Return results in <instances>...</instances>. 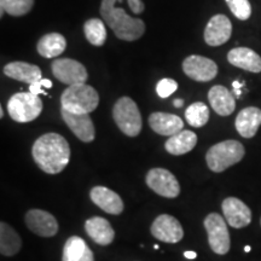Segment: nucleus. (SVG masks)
<instances>
[{
    "label": "nucleus",
    "mask_w": 261,
    "mask_h": 261,
    "mask_svg": "<svg viewBox=\"0 0 261 261\" xmlns=\"http://www.w3.org/2000/svg\"><path fill=\"white\" fill-rule=\"evenodd\" d=\"M32 155L42 172L58 174L69 163L70 146L63 136L58 133H46L35 140Z\"/></svg>",
    "instance_id": "1"
},
{
    "label": "nucleus",
    "mask_w": 261,
    "mask_h": 261,
    "mask_svg": "<svg viewBox=\"0 0 261 261\" xmlns=\"http://www.w3.org/2000/svg\"><path fill=\"white\" fill-rule=\"evenodd\" d=\"M117 0H102L100 15L119 39L136 41L144 35L145 23L140 18L130 17L122 8H116Z\"/></svg>",
    "instance_id": "2"
},
{
    "label": "nucleus",
    "mask_w": 261,
    "mask_h": 261,
    "mask_svg": "<svg viewBox=\"0 0 261 261\" xmlns=\"http://www.w3.org/2000/svg\"><path fill=\"white\" fill-rule=\"evenodd\" d=\"M62 108L74 114H90L99 104V94L92 86L86 84L71 85L61 96Z\"/></svg>",
    "instance_id": "3"
},
{
    "label": "nucleus",
    "mask_w": 261,
    "mask_h": 261,
    "mask_svg": "<svg viewBox=\"0 0 261 261\" xmlns=\"http://www.w3.org/2000/svg\"><path fill=\"white\" fill-rule=\"evenodd\" d=\"M246 150L237 140H224L212 146L205 155L208 167L215 173L224 172L243 159Z\"/></svg>",
    "instance_id": "4"
},
{
    "label": "nucleus",
    "mask_w": 261,
    "mask_h": 261,
    "mask_svg": "<svg viewBox=\"0 0 261 261\" xmlns=\"http://www.w3.org/2000/svg\"><path fill=\"white\" fill-rule=\"evenodd\" d=\"M114 121L128 137H137L142 130V115L136 102L129 97H121L113 109Z\"/></svg>",
    "instance_id": "5"
},
{
    "label": "nucleus",
    "mask_w": 261,
    "mask_h": 261,
    "mask_svg": "<svg viewBox=\"0 0 261 261\" xmlns=\"http://www.w3.org/2000/svg\"><path fill=\"white\" fill-rule=\"evenodd\" d=\"M8 112L16 122H31L41 114L42 102L40 98L31 92H19L9 99Z\"/></svg>",
    "instance_id": "6"
},
{
    "label": "nucleus",
    "mask_w": 261,
    "mask_h": 261,
    "mask_svg": "<svg viewBox=\"0 0 261 261\" xmlns=\"http://www.w3.org/2000/svg\"><path fill=\"white\" fill-rule=\"evenodd\" d=\"M204 227L208 234V242L215 254L225 255L230 250V233L226 221L220 214L211 213L205 217Z\"/></svg>",
    "instance_id": "7"
},
{
    "label": "nucleus",
    "mask_w": 261,
    "mask_h": 261,
    "mask_svg": "<svg viewBox=\"0 0 261 261\" xmlns=\"http://www.w3.org/2000/svg\"><path fill=\"white\" fill-rule=\"evenodd\" d=\"M51 70L54 76L58 81L65 85L85 84L89 79L86 68L80 62L70 58H58L51 64Z\"/></svg>",
    "instance_id": "8"
},
{
    "label": "nucleus",
    "mask_w": 261,
    "mask_h": 261,
    "mask_svg": "<svg viewBox=\"0 0 261 261\" xmlns=\"http://www.w3.org/2000/svg\"><path fill=\"white\" fill-rule=\"evenodd\" d=\"M146 185L162 197L175 198L180 194V185L177 178L165 168L150 169L146 174Z\"/></svg>",
    "instance_id": "9"
},
{
    "label": "nucleus",
    "mask_w": 261,
    "mask_h": 261,
    "mask_svg": "<svg viewBox=\"0 0 261 261\" xmlns=\"http://www.w3.org/2000/svg\"><path fill=\"white\" fill-rule=\"evenodd\" d=\"M182 70L190 79L200 83H207L217 76L218 65L210 58L192 55L182 62Z\"/></svg>",
    "instance_id": "10"
},
{
    "label": "nucleus",
    "mask_w": 261,
    "mask_h": 261,
    "mask_svg": "<svg viewBox=\"0 0 261 261\" xmlns=\"http://www.w3.org/2000/svg\"><path fill=\"white\" fill-rule=\"evenodd\" d=\"M150 232L156 240L165 243H178L184 237L181 224L168 214L159 215L152 223Z\"/></svg>",
    "instance_id": "11"
},
{
    "label": "nucleus",
    "mask_w": 261,
    "mask_h": 261,
    "mask_svg": "<svg viewBox=\"0 0 261 261\" xmlns=\"http://www.w3.org/2000/svg\"><path fill=\"white\" fill-rule=\"evenodd\" d=\"M225 220L231 227L242 228L252 223V211L249 207L236 197H227L221 204Z\"/></svg>",
    "instance_id": "12"
},
{
    "label": "nucleus",
    "mask_w": 261,
    "mask_h": 261,
    "mask_svg": "<svg viewBox=\"0 0 261 261\" xmlns=\"http://www.w3.org/2000/svg\"><path fill=\"white\" fill-rule=\"evenodd\" d=\"M24 220L29 230L38 236L52 237L58 232V223L56 218L46 211H28Z\"/></svg>",
    "instance_id": "13"
},
{
    "label": "nucleus",
    "mask_w": 261,
    "mask_h": 261,
    "mask_svg": "<svg viewBox=\"0 0 261 261\" xmlns=\"http://www.w3.org/2000/svg\"><path fill=\"white\" fill-rule=\"evenodd\" d=\"M63 121L71 132L84 143H91L96 137V129L89 114H74L61 108Z\"/></svg>",
    "instance_id": "14"
},
{
    "label": "nucleus",
    "mask_w": 261,
    "mask_h": 261,
    "mask_svg": "<svg viewBox=\"0 0 261 261\" xmlns=\"http://www.w3.org/2000/svg\"><path fill=\"white\" fill-rule=\"evenodd\" d=\"M232 24L225 15H215L204 29V41L210 46H220L231 38Z\"/></svg>",
    "instance_id": "15"
},
{
    "label": "nucleus",
    "mask_w": 261,
    "mask_h": 261,
    "mask_svg": "<svg viewBox=\"0 0 261 261\" xmlns=\"http://www.w3.org/2000/svg\"><path fill=\"white\" fill-rule=\"evenodd\" d=\"M91 200L108 214L119 215L123 212V202L115 191L106 187H94L90 192Z\"/></svg>",
    "instance_id": "16"
},
{
    "label": "nucleus",
    "mask_w": 261,
    "mask_h": 261,
    "mask_svg": "<svg viewBox=\"0 0 261 261\" xmlns=\"http://www.w3.org/2000/svg\"><path fill=\"white\" fill-rule=\"evenodd\" d=\"M149 125L154 132L168 137L177 135L184 128V122L178 115L160 112L152 113L149 116Z\"/></svg>",
    "instance_id": "17"
},
{
    "label": "nucleus",
    "mask_w": 261,
    "mask_h": 261,
    "mask_svg": "<svg viewBox=\"0 0 261 261\" xmlns=\"http://www.w3.org/2000/svg\"><path fill=\"white\" fill-rule=\"evenodd\" d=\"M85 230L91 240L100 246H109L115 238V232L112 225L102 217H93L86 220Z\"/></svg>",
    "instance_id": "18"
},
{
    "label": "nucleus",
    "mask_w": 261,
    "mask_h": 261,
    "mask_svg": "<svg viewBox=\"0 0 261 261\" xmlns=\"http://www.w3.org/2000/svg\"><path fill=\"white\" fill-rule=\"evenodd\" d=\"M208 99L214 112L220 116L231 115L236 108L233 94L221 85H215L212 87L208 92Z\"/></svg>",
    "instance_id": "19"
},
{
    "label": "nucleus",
    "mask_w": 261,
    "mask_h": 261,
    "mask_svg": "<svg viewBox=\"0 0 261 261\" xmlns=\"http://www.w3.org/2000/svg\"><path fill=\"white\" fill-rule=\"evenodd\" d=\"M236 129L243 138H253L261 125V109L256 107L244 108L236 117Z\"/></svg>",
    "instance_id": "20"
},
{
    "label": "nucleus",
    "mask_w": 261,
    "mask_h": 261,
    "mask_svg": "<svg viewBox=\"0 0 261 261\" xmlns=\"http://www.w3.org/2000/svg\"><path fill=\"white\" fill-rule=\"evenodd\" d=\"M227 61L234 67L250 71V73H260L261 71V57L252 48H233L228 52Z\"/></svg>",
    "instance_id": "21"
},
{
    "label": "nucleus",
    "mask_w": 261,
    "mask_h": 261,
    "mask_svg": "<svg viewBox=\"0 0 261 261\" xmlns=\"http://www.w3.org/2000/svg\"><path fill=\"white\" fill-rule=\"evenodd\" d=\"M4 74L11 79L25 84H34L42 79L40 68L27 62H11L4 67Z\"/></svg>",
    "instance_id": "22"
},
{
    "label": "nucleus",
    "mask_w": 261,
    "mask_h": 261,
    "mask_svg": "<svg viewBox=\"0 0 261 261\" xmlns=\"http://www.w3.org/2000/svg\"><path fill=\"white\" fill-rule=\"evenodd\" d=\"M62 261H94V256L83 238L71 236L64 244Z\"/></svg>",
    "instance_id": "23"
},
{
    "label": "nucleus",
    "mask_w": 261,
    "mask_h": 261,
    "mask_svg": "<svg viewBox=\"0 0 261 261\" xmlns=\"http://www.w3.org/2000/svg\"><path fill=\"white\" fill-rule=\"evenodd\" d=\"M197 144V136L192 130H184L177 133V135L169 137L166 142L165 148L171 155H184L191 151Z\"/></svg>",
    "instance_id": "24"
},
{
    "label": "nucleus",
    "mask_w": 261,
    "mask_h": 261,
    "mask_svg": "<svg viewBox=\"0 0 261 261\" xmlns=\"http://www.w3.org/2000/svg\"><path fill=\"white\" fill-rule=\"evenodd\" d=\"M67 47V41L60 33H50L44 35L37 44L38 54L41 57L54 58L63 54Z\"/></svg>",
    "instance_id": "25"
},
{
    "label": "nucleus",
    "mask_w": 261,
    "mask_h": 261,
    "mask_svg": "<svg viewBox=\"0 0 261 261\" xmlns=\"http://www.w3.org/2000/svg\"><path fill=\"white\" fill-rule=\"evenodd\" d=\"M22 240L18 233L3 221L0 224V252L5 256H14L21 250Z\"/></svg>",
    "instance_id": "26"
},
{
    "label": "nucleus",
    "mask_w": 261,
    "mask_h": 261,
    "mask_svg": "<svg viewBox=\"0 0 261 261\" xmlns=\"http://www.w3.org/2000/svg\"><path fill=\"white\" fill-rule=\"evenodd\" d=\"M85 37L93 46H103L107 40V28L102 19L91 18L85 22Z\"/></svg>",
    "instance_id": "27"
},
{
    "label": "nucleus",
    "mask_w": 261,
    "mask_h": 261,
    "mask_svg": "<svg viewBox=\"0 0 261 261\" xmlns=\"http://www.w3.org/2000/svg\"><path fill=\"white\" fill-rule=\"evenodd\" d=\"M185 119L192 127H203L210 120V109L202 102L192 103L185 112Z\"/></svg>",
    "instance_id": "28"
},
{
    "label": "nucleus",
    "mask_w": 261,
    "mask_h": 261,
    "mask_svg": "<svg viewBox=\"0 0 261 261\" xmlns=\"http://www.w3.org/2000/svg\"><path fill=\"white\" fill-rule=\"evenodd\" d=\"M33 5L34 0H0V16L3 17L4 12L15 17L24 16L33 9Z\"/></svg>",
    "instance_id": "29"
},
{
    "label": "nucleus",
    "mask_w": 261,
    "mask_h": 261,
    "mask_svg": "<svg viewBox=\"0 0 261 261\" xmlns=\"http://www.w3.org/2000/svg\"><path fill=\"white\" fill-rule=\"evenodd\" d=\"M231 12L241 21H246L252 15V6L248 0H226Z\"/></svg>",
    "instance_id": "30"
},
{
    "label": "nucleus",
    "mask_w": 261,
    "mask_h": 261,
    "mask_svg": "<svg viewBox=\"0 0 261 261\" xmlns=\"http://www.w3.org/2000/svg\"><path fill=\"white\" fill-rule=\"evenodd\" d=\"M178 89V84L177 81L173 79H162L159 81L158 86H156V92L161 98H167L171 96L177 91Z\"/></svg>",
    "instance_id": "31"
},
{
    "label": "nucleus",
    "mask_w": 261,
    "mask_h": 261,
    "mask_svg": "<svg viewBox=\"0 0 261 261\" xmlns=\"http://www.w3.org/2000/svg\"><path fill=\"white\" fill-rule=\"evenodd\" d=\"M127 3H128V6L135 15H140L144 11L145 6L142 0H127Z\"/></svg>",
    "instance_id": "32"
},
{
    "label": "nucleus",
    "mask_w": 261,
    "mask_h": 261,
    "mask_svg": "<svg viewBox=\"0 0 261 261\" xmlns=\"http://www.w3.org/2000/svg\"><path fill=\"white\" fill-rule=\"evenodd\" d=\"M29 92L35 94V96H38V94H44V96H46V91L44 90V87H42L40 81L31 84V86H29Z\"/></svg>",
    "instance_id": "33"
},
{
    "label": "nucleus",
    "mask_w": 261,
    "mask_h": 261,
    "mask_svg": "<svg viewBox=\"0 0 261 261\" xmlns=\"http://www.w3.org/2000/svg\"><path fill=\"white\" fill-rule=\"evenodd\" d=\"M184 256L187 259H195L197 254H196V252H192V250H187V252H184Z\"/></svg>",
    "instance_id": "34"
},
{
    "label": "nucleus",
    "mask_w": 261,
    "mask_h": 261,
    "mask_svg": "<svg viewBox=\"0 0 261 261\" xmlns=\"http://www.w3.org/2000/svg\"><path fill=\"white\" fill-rule=\"evenodd\" d=\"M40 83L42 85V87H46V89H51L52 87L51 80H48V79H41Z\"/></svg>",
    "instance_id": "35"
},
{
    "label": "nucleus",
    "mask_w": 261,
    "mask_h": 261,
    "mask_svg": "<svg viewBox=\"0 0 261 261\" xmlns=\"http://www.w3.org/2000/svg\"><path fill=\"white\" fill-rule=\"evenodd\" d=\"M243 85H244V83H240V81H233V83H232L233 90H241V89H242Z\"/></svg>",
    "instance_id": "36"
},
{
    "label": "nucleus",
    "mask_w": 261,
    "mask_h": 261,
    "mask_svg": "<svg viewBox=\"0 0 261 261\" xmlns=\"http://www.w3.org/2000/svg\"><path fill=\"white\" fill-rule=\"evenodd\" d=\"M173 104H174L175 108H181L182 104H184V100H182V99H174Z\"/></svg>",
    "instance_id": "37"
},
{
    "label": "nucleus",
    "mask_w": 261,
    "mask_h": 261,
    "mask_svg": "<svg viewBox=\"0 0 261 261\" xmlns=\"http://www.w3.org/2000/svg\"><path fill=\"white\" fill-rule=\"evenodd\" d=\"M250 249H252V248H250L249 246L244 247V252H246V253H249V252H250Z\"/></svg>",
    "instance_id": "38"
},
{
    "label": "nucleus",
    "mask_w": 261,
    "mask_h": 261,
    "mask_svg": "<svg viewBox=\"0 0 261 261\" xmlns=\"http://www.w3.org/2000/svg\"><path fill=\"white\" fill-rule=\"evenodd\" d=\"M3 116H4V112H3V108H2V109H0V117Z\"/></svg>",
    "instance_id": "39"
},
{
    "label": "nucleus",
    "mask_w": 261,
    "mask_h": 261,
    "mask_svg": "<svg viewBox=\"0 0 261 261\" xmlns=\"http://www.w3.org/2000/svg\"><path fill=\"white\" fill-rule=\"evenodd\" d=\"M122 2V0H117V3H121Z\"/></svg>",
    "instance_id": "40"
},
{
    "label": "nucleus",
    "mask_w": 261,
    "mask_h": 261,
    "mask_svg": "<svg viewBox=\"0 0 261 261\" xmlns=\"http://www.w3.org/2000/svg\"><path fill=\"white\" fill-rule=\"evenodd\" d=\"M260 224H261V219H260Z\"/></svg>",
    "instance_id": "41"
}]
</instances>
